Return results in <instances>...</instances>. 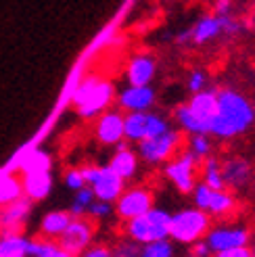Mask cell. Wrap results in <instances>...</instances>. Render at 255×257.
<instances>
[{
  "label": "cell",
  "instance_id": "38",
  "mask_svg": "<svg viewBox=\"0 0 255 257\" xmlns=\"http://www.w3.org/2000/svg\"><path fill=\"white\" fill-rule=\"evenodd\" d=\"M190 257H211V249L205 242V238H201L190 245Z\"/></svg>",
  "mask_w": 255,
  "mask_h": 257
},
{
  "label": "cell",
  "instance_id": "3",
  "mask_svg": "<svg viewBox=\"0 0 255 257\" xmlns=\"http://www.w3.org/2000/svg\"><path fill=\"white\" fill-rule=\"evenodd\" d=\"M218 111V90H201V92L190 94L188 102L176 107L174 121L182 134H209L211 121Z\"/></svg>",
  "mask_w": 255,
  "mask_h": 257
},
{
  "label": "cell",
  "instance_id": "1",
  "mask_svg": "<svg viewBox=\"0 0 255 257\" xmlns=\"http://www.w3.org/2000/svg\"><path fill=\"white\" fill-rule=\"evenodd\" d=\"M255 125L253 102L232 88L218 90V111L211 121V136L220 140H232L247 134Z\"/></svg>",
  "mask_w": 255,
  "mask_h": 257
},
{
  "label": "cell",
  "instance_id": "26",
  "mask_svg": "<svg viewBox=\"0 0 255 257\" xmlns=\"http://www.w3.org/2000/svg\"><path fill=\"white\" fill-rule=\"evenodd\" d=\"M28 255L30 257H73L71 253H67L57 240H48V238H30L28 245Z\"/></svg>",
  "mask_w": 255,
  "mask_h": 257
},
{
  "label": "cell",
  "instance_id": "31",
  "mask_svg": "<svg viewBox=\"0 0 255 257\" xmlns=\"http://www.w3.org/2000/svg\"><path fill=\"white\" fill-rule=\"evenodd\" d=\"M140 251H143V245L128 236L117 238L115 242L111 245V253L113 257H140Z\"/></svg>",
  "mask_w": 255,
  "mask_h": 257
},
{
  "label": "cell",
  "instance_id": "12",
  "mask_svg": "<svg viewBox=\"0 0 255 257\" xmlns=\"http://www.w3.org/2000/svg\"><path fill=\"white\" fill-rule=\"evenodd\" d=\"M94 238H96V222L90 220L88 215H82V217H73L69 226L65 228V232L57 238V242L67 253L78 257L90 247L92 242H96Z\"/></svg>",
  "mask_w": 255,
  "mask_h": 257
},
{
  "label": "cell",
  "instance_id": "37",
  "mask_svg": "<svg viewBox=\"0 0 255 257\" xmlns=\"http://www.w3.org/2000/svg\"><path fill=\"white\" fill-rule=\"evenodd\" d=\"M211 257H253V253H251V245H249V247H236V249H228V251H220V253H211Z\"/></svg>",
  "mask_w": 255,
  "mask_h": 257
},
{
  "label": "cell",
  "instance_id": "32",
  "mask_svg": "<svg viewBox=\"0 0 255 257\" xmlns=\"http://www.w3.org/2000/svg\"><path fill=\"white\" fill-rule=\"evenodd\" d=\"M113 213H115V205L107 203V201H100V199H94V203L90 205V209H88V217L94 220L96 224L109 220Z\"/></svg>",
  "mask_w": 255,
  "mask_h": 257
},
{
  "label": "cell",
  "instance_id": "30",
  "mask_svg": "<svg viewBox=\"0 0 255 257\" xmlns=\"http://www.w3.org/2000/svg\"><path fill=\"white\" fill-rule=\"evenodd\" d=\"M140 257H176V242L172 238H163L143 245Z\"/></svg>",
  "mask_w": 255,
  "mask_h": 257
},
{
  "label": "cell",
  "instance_id": "20",
  "mask_svg": "<svg viewBox=\"0 0 255 257\" xmlns=\"http://www.w3.org/2000/svg\"><path fill=\"white\" fill-rule=\"evenodd\" d=\"M21 184H23V197L38 203L44 201L50 190H53V174L50 172H32V174H21Z\"/></svg>",
  "mask_w": 255,
  "mask_h": 257
},
{
  "label": "cell",
  "instance_id": "8",
  "mask_svg": "<svg viewBox=\"0 0 255 257\" xmlns=\"http://www.w3.org/2000/svg\"><path fill=\"white\" fill-rule=\"evenodd\" d=\"M199 168L201 161L188 149H184L178 155H174L168 163H163V176L180 195H193L199 182Z\"/></svg>",
  "mask_w": 255,
  "mask_h": 257
},
{
  "label": "cell",
  "instance_id": "7",
  "mask_svg": "<svg viewBox=\"0 0 255 257\" xmlns=\"http://www.w3.org/2000/svg\"><path fill=\"white\" fill-rule=\"evenodd\" d=\"M190 197H193L195 207L203 209L209 217H215V220H228V217H232L238 211V201L234 192L228 188L215 190L203 182H197Z\"/></svg>",
  "mask_w": 255,
  "mask_h": 257
},
{
  "label": "cell",
  "instance_id": "10",
  "mask_svg": "<svg viewBox=\"0 0 255 257\" xmlns=\"http://www.w3.org/2000/svg\"><path fill=\"white\" fill-rule=\"evenodd\" d=\"M82 170H84L86 184L92 188L94 197L100 201L115 203L123 192V188L128 186L125 180L109 168V163L107 165H82Z\"/></svg>",
  "mask_w": 255,
  "mask_h": 257
},
{
  "label": "cell",
  "instance_id": "33",
  "mask_svg": "<svg viewBox=\"0 0 255 257\" xmlns=\"http://www.w3.org/2000/svg\"><path fill=\"white\" fill-rule=\"evenodd\" d=\"M207 82H209V75L203 71V69H193L188 73V80H186V88L190 94L195 92H201V90L207 88Z\"/></svg>",
  "mask_w": 255,
  "mask_h": 257
},
{
  "label": "cell",
  "instance_id": "21",
  "mask_svg": "<svg viewBox=\"0 0 255 257\" xmlns=\"http://www.w3.org/2000/svg\"><path fill=\"white\" fill-rule=\"evenodd\" d=\"M73 220V215L69 213V209H53L42 215L40 226H38V236L48 238V240H57L65 228L69 226V222Z\"/></svg>",
  "mask_w": 255,
  "mask_h": 257
},
{
  "label": "cell",
  "instance_id": "23",
  "mask_svg": "<svg viewBox=\"0 0 255 257\" xmlns=\"http://www.w3.org/2000/svg\"><path fill=\"white\" fill-rule=\"evenodd\" d=\"M28 245H30V238L23 232L0 230V257H30Z\"/></svg>",
  "mask_w": 255,
  "mask_h": 257
},
{
  "label": "cell",
  "instance_id": "19",
  "mask_svg": "<svg viewBox=\"0 0 255 257\" xmlns=\"http://www.w3.org/2000/svg\"><path fill=\"white\" fill-rule=\"evenodd\" d=\"M138 161L140 159H138L136 149H132L130 143H121L113 151V155L109 159V168L115 174H119L125 182H130L138 174Z\"/></svg>",
  "mask_w": 255,
  "mask_h": 257
},
{
  "label": "cell",
  "instance_id": "27",
  "mask_svg": "<svg viewBox=\"0 0 255 257\" xmlns=\"http://www.w3.org/2000/svg\"><path fill=\"white\" fill-rule=\"evenodd\" d=\"M53 168V159L46 151L42 149H34L28 155H23V159L19 161V170L21 174H32V172H50Z\"/></svg>",
  "mask_w": 255,
  "mask_h": 257
},
{
  "label": "cell",
  "instance_id": "41",
  "mask_svg": "<svg viewBox=\"0 0 255 257\" xmlns=\"http://www.w3.org/2000/svg\"><path fill=\"white\" fill-rule=\"evenodd\" d=\"M251 253H253V257H255V240H251Z\"/></svg>",
  "mask_w": 255,
  "mask_h": 257
},
{
  "label": "cell",
  "instance_id": "24",
  "mask_svg": "<svg viewBox=\"0 0 255 257\" xmlns=\"http://www.w3.org/2000/svg\"><path fill=\"white\" fill-rule=\"evenodd\" d=\"M199 176H201V182L207 184L209 188L215 190H224L226 182H224V174H222V159L209 155L207 159L201 161V168H199Z\"/></svg>",
  "mask_w": 255,
  "mask_h": 257
},
{
  "label": "cell",
  "instance_id": "4",
  "mask_svg": "<svg viewBox=\"0 0 255 257\" xmlns=\"http://www.w3.org/2000/svg\"><path fill=\"white\" fill-rule=\"evenodd\" d=\"M170 222H172L170 211L161 207H151L143 215L123 222V236L140 242V245L170 238Z\"/></svg>",
  "mask_w": 255,
  "mask_h": 257
},
{
  "label": "cell",
  "instance_id": "34",
  "mask_svg": "<svg viewBox=\"0 0 255 257\" xmlns=\"http://www.w3.org/2000/svg\"><path fill=\"white\" fill-rule=\"evenodd\" d=\"M63 182H65V186L69 190H80L86 186V178H84V170L82 168H69L65 172V176H63Z\"/></svg>",
  "mask_w": 255,
  "mask_h": 257
},
{
  "label": "cell",
  "instance_id": "14",
  "mask_svg": "<svg viewBox=\"0 0 255 257\" xmlns=\"http://www.w3.org/2000/svg\"><path fill=\"white\" fill-rule=\"evenodd\" d=\"M94 138L103 147H117L125 143V113L117 109H107L94 119Z\"/></svg>",
  "mask_w": 255,
  "mask_h": 257
},
{
  "label": "cell",
  "instance_id": "5",
  "mask_svg": "<svg viewBox=\"0 0 255 257\" xmlns=\"http://www.w3.org/2000/svg\"><path fill=\"white\" fill-rule=\"evenodd\" d=\"M211 228V217L199 209V207H184L180 211L172 213V222H170V238L176 245H184L190 247L193 242L205 238V234Z\"/></svg>",
  "mask_w": 255,
  "mask_h": 257
},
{
  "label": "cell",
  "instance_id": "13",
  "mask_svg": "<svg viewBox=\"0 0 255 257\" xmlns=\"http://www.w3.org/2000/svg\"><path fill=\"white\" fill-rule=\"evenodd\" d=\"M251 230L245 224H218L209 228L205 234V242L209 245L211 253H220L236 247H249L251 245Z\"/></svg>",
  "mask_w": 255,
  "mask_h": 257
},
{
  "label": "cell",
  "instance_id": "43",
  "mask_svg": "<svg viewBox=\"0 0 255 257\" xmlns=\"http://www.w3.org/2000/svg\"><path fill=\"white\" fill-rule=\"evenodd\" d=\"M253 222H255V213H253Z\"/></svg>",
  "mask_w": 255,
  "mask_h": 257
},
{
  "label": "cell",
  "instance_id": "42",
  "mask_svg": "<svg viewBox=\"0 0 255 257\" xmlns=\"http://www.w3.org/2000/svg\"><path fill=\"white\" fill-rule=\"evenodd\" d=\"M251 188H253V195H255V178H253V184H251Z\"/></svg>",
  "mask_w": 255,
  "mask_h": 257
},
{
  "label": "cell",
  "instance_id": "25",
  "mask_svg": "<svg viewBox=\"0 0 255 257\" xmlns=\"http://www.w3.org/2000/svg\"><path fill=\"white\" fill-rule=\"evenodd\" d=\"M23 197V184H21V176L19 174H11L5 172L0 174V207L13 203Z\"/></svg>",
  "mask_w": 255,
  "mask_h": 257
},
{
  "label": "cell",
  "instance_id": "29",
  "mask_svg": "<svg viewBox=\"0 0 255 257\" xmlns=\"http://www.w3.org/2000/svg\"><path fill=\"white\" fill-rule=\"evenodd\" d=\"M94 192L90 186H84L80 190L73 192V199H71V205H69V213L73 217H82V215H88V209H90V205L94 203Z\"/></svg>",
  "mask_w": 255,
  "mask_h": 257
},
{
  "label": "cell",
  "instance_id": "17",
  "mask_svg": "<svg viewBox=\"0 0 255 257\" xmlns=\"http://www.w3.org/2000/svg\"><path fill=\"white\" fill-rule=\"evenodd\" d=\"M125 82L130 86H151L157 75V61L149 53H136L125 63Z\"/></svg>",
  "mask_w": 255,
  "mask_h": 257
},
{
  "label": "cell",
  "instance_id": "2",
  "mask_svg": "<svg viewBox=\"0 0 255 257\" xmlns=\"http://www.w3.org/2000/svg\"><path fill=\"white\" fill-rule=\"evenodd\" d=\"M117 98L115 84L96 73H88L78 82L71 94V105L75 113L86 121H94L103 115Z\"/></svg>",
  "mask_w": 255,
  "mask_h": 257
},
{
  "label": "cell",
  "instance_id": "22",
  "mask_svg": "<svg viewBox=\"0 0 255 257\" xmlns=\"http://www.w3.org/2000/svg\"><path fill=\"white\" fill-rule=\"evenodd\" d=\"M220 36H222V21L215 13L199 17L197 23L193 25V42L195 44L213 42L215 38H220Z\"/></svg>",
  "mask_w": 255,
  "mask_h": 257
},
{
  "label": "cell",
  "instance_id": "28",
  "mask_svg": "<svg viewBox=\"0 0 255 257\" xmlns=\"http://www.w3.org/2000/svg\"><path fill=\"white\" fill-rule=\"evenodd\" d=\"M186 149L193 153L199 161H203L209 155H213V138H211V134H190L186 138Z\"/></svg>",
  "mask_w": 255,
  "mask_h": 257
},
{
  "label": "cell",
  "instance_id": "15",
  "mask_svg": "<svg viewBox=\"0 0 255 257\" xmlns=\"http://www.w3.org/2000/svg\"><path fill=\"white\" fill-rule=\"evenodd\" d=\"M222 174H224L226 188L232 192H238V190H245L253 184L255 168L243 155H228L222 159Z\"/></svg>",
  "mask_w": 255,
  "mask_h": 257
},
{
  "label": "cell",
  "instance_id": "16",
  "mask_svg": "<svg viewBox=\"0 0 255 257\" xmlns=\"http://www.w3.org/2000/svg\"><path fill=\"white\" fill-rule=\"evenodd\" d=\"M155 100H157V94L151 86H130V84H128V88L119 90L117 98H115L117 107L123 113L149 111V109H153V105H155Z\"/></svg>",
  "mask_w": 255,
  "mask_h": 257
},
{
  "label": "cell",
  "instance_id": "6",
  "mask_svg": "<svg viewBox=\"0 0 255 257\" xmlns=\"http://www.w3.org/2000/svg\"><path fill=\"white\" fill-rule=\"evenodd\" d=\"M182 145H184L182 132L176 130V127H170L168 132L147 138V140H140L134 147H136L140 161L151 165V168H157V165L168 163L174 155H178L182 151Z\"/></svg>",
  "mask_w": 255,
  "mask_h": 257
},
{
  "label": "cell",
  "instance_id": "18",
  "mask_svg": "<svg viewBox=\"0 0 255 257\" xmlns=\"http://www.w3.org/2000/svg\"><path fill=\"white\" fill-rule=\"evenodd\" d=\"M32 207H34V201H30L28 197H21L5 205V207H0V230L23 232V228L30 222Z\"/></svg>",
  "mask_w": 255,
  "mask_h": 257
},
{
  "label": "cell",
  "instance_id": "11",
  "mask_svg": "<svg viewBox=\"0 0 255 257\" xmlns=\"http://www.w3.org/2000/svg\"><path fill=\"white\" fill-rule=\"evenodd\" d=\"M113 205H115V215L121 222H128L132 217L143 215L151 207H155V195L145 184H132L123 188L119 199Z\"/></svg>",
  "mask_w": 255,
  "mask_h": 257
},
{
  "label": "cell",
  "instance_id": "40",
  "mask_svg": "<svg viewBox=\"0 0 255 257\" xmlns=\"http://www.w3.org/2000/svg\"><path fill=\"white\" fill-rule=\"evenodd\" d=\"M174 42L176 44H190L193 42V28H184L180 32L174 34Z\"/></svg>",
  "mask_w": 255,
  "mask_h": 257
},
{
  "label": "cell",
  "instance_id": "35",
  "mask_svg": "<svg viewBox=\"0 0 255 257\" xmlns=\"http://www.w3.org/2000/svg\"><path fill=\"white\" fill-rule=\"evenodd\" d=\"M220 17V21H222V34L224 36H236L238 32H240V21L232 15H218Z\"/></svg>",
  "mask_w": 255,
  "mask_h": 257
},
{
  "label": "cell",
  "instance_id": "36",
  "mask_svg": "<svg viewBox=\"0 0 255 257\" xmlns=\"http://www.w3.org/2000/svg\"><path fill=\"white\" fill-rule=\"evenodd\" d=\"M78 257H113V253H111V245H105V242H92V245Z\"/></svg>",
  "mask_w": 255,
  "mask_h": 257
},
{
  "label": "cell",
  "instance_id": "9",
  "mask_svg": "<svg viewBox=\"0 0 255 257\" xmlns=\"http://www.w3.org/2000/svg\"><path fill=\"white\" fill-rule=\"evenodd\" d=\"M170 119L159 111H134L125 113V143L138 145L140 140L159 136L170 130Z\"/></svg>",
  "mask_w": 255,
  "mask_h": 257
},
{
  "label": "cell",
  "instance_id": "39",
  "mask_svg": "<svg viewBox=\"0 0 255 257\" xmlns=\"http://www.w3.org/2000/svg\"><path fill=\"white\" fill-rule=\"evenodd\" d=\"M213 13L215 15H230L232 13V0H215Z\"/></svg>",
  "mask_w": 255,
  "mask_h": 257
}]
</instances>
